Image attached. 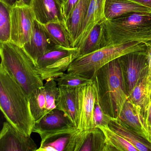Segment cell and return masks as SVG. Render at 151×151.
I'll list each match as a JSON object with an SVG mask.
<instances>
[{"instance_id":"obj_2","label":"cell","mask_w":151,"mask_h":151,"mask_svg":"<svg viewBox=\"0 0 151 151\" xmlns=\"http://www.w3.org/2000/svg\"><path fill=\"white\" fill-rule=\"evenodd\" d=\"M91 79L104 113L112 118H118L128 99L118 59L101 68Z\"/></svg>"},{"instance_id":"obj_4","label":"cell","mask_w":151,"mask_h":151,"mask_svg":"<svg viewBox=\"0 0 151 151\" xmlns=\"http://www.w3.org/2000/svg\"><path fill=\"white\" fill-rule=\"evenodd\" d=\"M106 46L137 42L151 43V14L134 13L105 20Z\"/></svg>"},{"instance_id":"obj_11","label":"cell","mask_w":151,"mask_h":151,"mask_svg":"<svg viewBox=\"0 0 151 151\" xmlns=\"http://www.w3.org/2000/svg\"><path fill=\"white\" fill-rule=\"evenodd\" d=\"M37 146L30 136L7 121L0 133V151H36Z\"/></svg>"},{"instance_id":"obj_17","label":"cell","mask_w":151,"mask_h":151,"mask_svg":"<svg viewBox=\"0 0 151 151\" xmlns=\"http://www.w3.org/2000/svg\"><path fill=\"white\" fill-rule=\"evenodd\" d=\"M134 13L151 14V9L130 0H106L104 9L106 20Z\"/></svg>"},{"instance_id":"obj_32","label":"cell","mask_w":151,"mask_h":151,"mask_svg":"<svg viewBox=\"0 0 151 151\" xmlns=\"http://www.w3.org/2000/svg\"><path fill=\"white\" fill-rule=\"evenodd\" d=\"M145 121L147 129L151 135V100L146 113Z\"/></svg>"},{"instance_id":"obj_30","label":"cell","mask_w":151,"mask_h":151,"mask_svg":"<svg viewBox=\"0 0 151 151\" xmlns=\"http://www.w3.org/2000/svg\"><path fill=\"white\" fill-rule=\"evenodd\" d=\"M79 0H67L62 6V11L65 21L68 19Z\"/></svg>"},{"instance_id":"obj_24","label":"cell","mask_w":151,"mask_h":151,"mask_svg":"<svg viewBox=\"0 0 151 151\" xmlns=\"http://www.w3.org/2000/svg\"><path fill=\"white\" fill-rule=\"evenodd\" d=\"M40 24L47 36L56 45L66 48H74L65 24L51 22Z\"/></svg>"},{"instance_id":"obj_19","label":"cell","mask_w":151,"mask_h":151,"mask_svg":"<svg viewBox=\"0 0 151 151\" xmlns=\"http://www.w3.org/2000/svg\"><path fill=\"white\" fill-rule=\"evenodd\" d=\"M105 145L104 133L99 128L95 127L79 131L75 151H103Z\"/></svg>"},{"instance_id":"obj_1","label":"cell","mask_w":151,"mask_h":151,"mask_svg":"<svg viewBox=\"0 0 151 151\" xmlns=\"http://www.w3.org/2000/svg\"><path fill=\"white\" fill-rule=\"evenodd\" d=\"M0 108L7 122L22 132L31 136L35 121L31 112L29 95L1 65Z\"/></svg>"},{"instance_id":"obj_31","label":"cell","mask_w":151,"mask_h":151,"mask_svg":"<svg viewBox=\"0 0 151 151\" xmlns=\"http://www.w3.org/2000/svg\"><path fill=\"white\" fill-rule=\"evenodd\" d=\"M146 46V54L148 64V75L147 77V83L150 93L151 91V43L145 44Z\"/></svg>"},{"instance_id":"obj_16","label":"cell","mask_w":151,"mask_h":151,"mask_svg":"<svg viewBox=\"0 0 151 151\" xmlns=\"http://www.w3.org/2000/svg\"><path fill=\"white\" fill-rule=\"evenodd\" d=\"M97 91L94 82L83 87L80 109V131L95 128L93 114Z\"/></svg>"},{"instance_id":"obj_13","label":"cell","mask_w":151,"mask_h":151,"mask_svg":"<svg viewBox=\"0 0 151 151\" xmlns=\"http://www.w3.org/2000/svg\"><path fill=\"white\" fill-rule=\"evenodd\" d=\"M118 118L124 124L151 142V135L140 107L136 106L127 99Z\"/></svg>"},{"instance_id":"obj_36","label":"cell","mask_w":151,"mask_h":151,"mask_svg":"<svg viewBox=\"0 0 151 151\" xmlns=\"http://www.w3.org/2000/svg\"><path fill=\"white\" fill-rule=\"evenodd\" d=\"M57 1H59V3H60L62 6L64 3H65V2H66L67 0H57Z\"/></svg>"},{"instance_id":"obj_33","label":"cell","mask_w":151,"mask_h":151,"mask_svg":"<svg viewBox=\"0 0 151 151\" xmlns=\"http://www.w3.org/2000/svg\"><path fill=\"white\" fill-rule=\"evenodd\" d=\"M151 9V0H130Z\"/></svg>"},{"instance_id":"obj_26","label":"cell","mask_w":151,"mask_h":151,"mask_svg":"<svg viewBox=\"0 0 151 151\" xmlns=\"http://www.w3.org/2000/svg\"><path fill=\"white\" fill-rule=\"evenodd\" d=\"M147 76L144 78L133 89L128 99L140 107L145 118L147 109L150 101V93L147 83Z\"/></svg>"},{"instance_id":"obj_25","label":"cell","mask_w":151,"mask_h":151,"mask_svg":"<svg viewBox=\"0 0 151 151\" xmlns=\"http://www.w3.org/2000/svg\"><path fill=\"white\" fill-rule=\"evenodd\" d=\"M102 130L105 137L103 151H138L121 135L112 130L109 126L98 127Z\"/></svg>"},{"instance_id":"obj_5","label":"cell","mask_w":151,"mask_h":151,"mask_svg":"<svg viewBox=\"0 0 151 151\" xmlns=\"http://www.w3.org/2000/svg\"><path fill=\"white\" fill-rule=\"evenodd\" d=\"M146 50L145 44L137 42L106 46L78 56L71 63L67 71L91 79L96 71L110 62L129 53Z\"/></svg>"},{"instance_id":"obj_3","label":"cell","mask_w":151,"mask_h":151,"mask_svg":"<svg viewBox=\"0 0 151 151\" xmlns=\"http://www.w3.org/2000/svg\"><path fill=\"white\" fill-rule=\"evenodd\" d=\"M1 65L9 72L29 96L37 88L44 86L34 60L23 47L11 41L0 43Z\"/></svg>"},{"instance_id":"obj_10","label":"cell","mask_w":151,"mask_h":151,"mask_svg":"<svg viewBox=\"0 0 151 151\" xmlns=\"http://www.w3.org/2000/svg\"><path fill=\"white\" fill-rule=\"evenodd\" d=\"M78 130L63 111L55 108L35 122L32 132L39 134L43 141L56 134Z\"/></svg>"},{"instance_id":"obj_6","label":"cell","mask_w":151,"mask_h":151,"mask_svg":"<svg viewBox=\"0 0 151 151\" xmlns=\"http://www.w3.org/2000/svg\"><path fill=\"white\" fill-rule=\"evenodd\" d=\"M79 56L78 47L57 46L39 58L37 69L43 80L54 79L68 70L71 63Z\"/></svg>"},{"instance_id":"obj_37","label":"cell","mask_w":151,"mask_h":151,"mask_svg":"<svg viewBox=\"0 0 151 151\" xmlns=\"http://www.w3.org/2000/svg\"><path fill=\"white\" fill-rule=\"evenodd\" d=\"M151 100V93H150V101Z\"/></svg>"},{"instance_id":"obj_28","label":"cell","mask_w":151,"mask_h":151,"mask_svg":"<svg viewBox=\"0 0 151 151\" xmlns=\"http://www.w3.org/2000/svg\"><path fill=\"white\" fill-rule=\"evenodd\" d=\"M10 9L0 2V43L11 41Z\"/></svg>"},{"instance_id":"obj_29","label":"cell","mask_w":151,"mask_h":151,"mask_svg":"<svg viewBox=\"0 0 151 151\" xmlns=\"http://www.w3.org/2000/svg\"><path fill=\"white\" fill-rule=\"evenodd\" d=\"M110 117L107 115L103 111L99 102L97 94L93 114V122L95 127L109 126Z\"/></svg>"},{"instance_id":"obj_22","label":"cell","mask_w":151,"mask_h":151,"mask_svg":"<svg viewBox=\"0 0 151 151\" xmlns=\"http://www.w3.org/2000/svg\"><path fill=\"white\" fill-rule=\"evenodd\" d=\"M91 0H79L68 19L65 25L73 42V47L87 15Z\"/></svg>"},{"instance_id":"obj_34","label":"cell","mask_w":151,"mask_h":151,"mask_svg":"<svg viewBox=\"0 0 151 151\" xmlns=\"http://www.w3.org/2000/svg\"><path fill=\"white\" fill-rule=\"evenodd\" d=\"M21 0H0V2L4 3L9 7H11L15 3Z\"/></svg>"},{"instance_id":"obj_14","label":"cell","mask_w":151,"mask_h":151,"mask_svg":"<svg viewBox=\"0 0 151 151\" xmlns=\"http://www.w3.org/2000/svg\"><path fill=\"white\" fill-rule=\"evenodd\" d=\"M36 20L41 24L65 21L62 11V5L57 0H32L30 5Z\"/></svg>"},{"instance_id":"obj_9","label":"cell","mask_w":151,"mask_h":151,"mask_svg":"<svg viewBox=\"0 0 151 151\" xmlns=\"http://www.w3.org/2000/svg\"><path fill=\"white\" fill-rule=\"evenodd\" d=\"M59 87L54 79L46 80L44 86L35 89L29 96L30 108L35 122L56 108Z\"/></svg>"},{"instance_id":"obj_21","label":"cell","mask_w":151,"mask_h":151,"mask_svg":"<svg viewBox=\"0 0 151 151\" xmlns=\"http://www.w3.org/2000/svg\"><path fill=\"white\" fill-rule=\"evenodd\" d=\"M109 127L124 138L138 151H151V142L123 123L118 118L110 117Z\"/></svg>"},{"instance_id":"obj_18","label":"cell","mask_w":151,"mask_h":151,"mask_svg":"<svg viewBox=\"0 0 151 151\" xmlns=\"http://www.w3.org/2000/svg\"><path fill=\"white\" fill-rule=\"evenodd\" d=\"M105 2L106 0H91L87 15L75 43V47H78L83 43L96 24L106 19Z\"/></svg>"},{"instance_id":"obj_12","label":"cell","mask_w":151,"mask_h":151,"mask_svg":"<svg viewBox=\"0 0 151 151\" xmlns=\"http://www.w3.org/2000/svg\"><path fill=\"white\" fill-rule=\"evenodd\" d=\"M58 87L59 93L56 100V108L63 111L78 129L83 86L76 88Z\"/></svg>"},{"instance_id":"obj_23","label":"cell","mask_w":151,"mask_h":151,"mask_svg":"<svg viewBox=\"0 0 151 151\" xmlns=\"http://www.w3.org/2000/svg\"><path fill=\"white\" fill-rule=\"evenodd\" d=\"M105 20L94 26L84 41L78 47L79 49V56L95 52L106 46Z\"/></svg>"},{"instance_id":"obj_27","label":"cell","mask_w":151,"mask_h":151,"mask_svg":"<svg viewBox=\"0 0 151 151\" xmlns=\"http://www.w3.org/2000/svg\"><path fill=\"white\" fill-rule=\"evenodd\" d=\"M54 79L56 81L58 86L71 88L83 87L93 82L92 79L70 72L64 73Z\"/></svg>"},{"instance_id":"obj_8","label":"cell","mask_w":151,"mask_h":151,"mask_svg":"<svg viewBox=\"0 0 151 151\" xmlns=\"http://www.w3.org/2000/svg\"><path fill=\"white\" fill-rule=\"evenodd\" d=\"M11 41L24 46L30 40L34 29L36 17L30 6L20 1L10 9Z\"/></svg>"},{"instance_id":"obj_35","label":"cell","mask_w":151,"mask_h":151,"mask_svg":"<svg viewBox=\"0 0 151 151\" xmlns=\"http://www.w3.org/2000/svg\"><path fill=\"white\" fill-rule=\"evenodd\" d=\"M21 1L29 6H30L32 1V0H21Z\"/></svg>"},{"instance_id":"obj_7","label":"cell","mask_w":151,"mask_h":151,"mask_svg":"<svg viewBox=\"0 0 151 151\" xmlns=\"http://www.w3.org/2000/svg\"><path fill=\"white\" fill-rule=\"evenodd\" d=\"M118 59L125 93L129 96L135 86L148 75L146 51L132 52Z\"/></svg>"},{"instance_id":"obj_20","label":"cell","mask_w":151,"mask_h":151,"mask_svg":"<svg viewBox=\"0 0 151 151\" xmlns=\"http://www.w3.org/2000/svg\"><path fill=\"white\" fill-rule=\"evenodd\" d=\"M79 130L53 135L41 141L37 151H75Z\"/></svg>"},{"instance_id":"obj_15","label":"cell","mask_w":151,"mask_h":151,"mask_svg":"<svg viewBox=\"0 0 151 151\" xmlns=\"http://www.w3.org/2000/svg\"><path fill=\"white\" fill-rule=\"evenodd\" d=\"M57 46L50 40L40 24L36 20L30 40L23 47L36 63L39 58Z\"/></svg>"}]
</instances>
